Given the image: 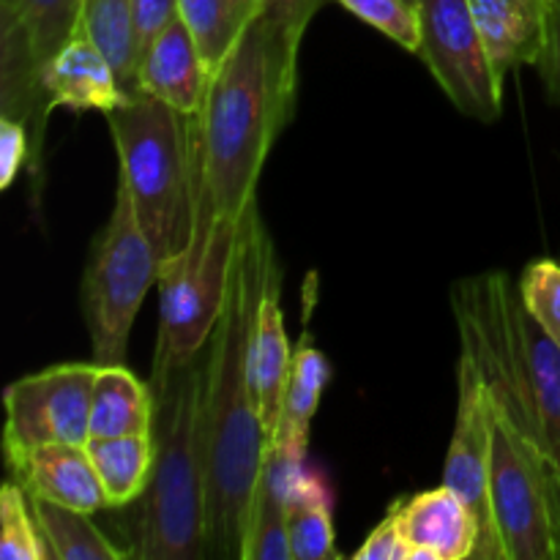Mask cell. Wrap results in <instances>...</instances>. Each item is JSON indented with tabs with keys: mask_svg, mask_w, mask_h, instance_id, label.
Listing matches in <instances>:
<instances>
[{
	"mask_svg": "<svg viewBox=\"0 0 560 560\" xmlns=\"http://www.w3.org/2000/svg\"><path fill=\"white\" fill-rule=\"evenodd\" d=\"M88 454L93 459L98 481H102L107 509H124L142 498L153 470V438L118 435L91 438Z\"/></svg>",
	"mask_w": 560,
	"mask_h": 560,
	"instance_id": "cell-20",
	"label": "cell"
},
{
	"mask_svg": "<svg viewBox=\"0 0 560 560\" xmlns=\"http://www.w3.org/2000/svg\"><path fill=\"white\" fill-rule=\"evenodd\" d=\"M536 69H539L541 82H545L547 98L552 104H560V3H550L545 49H541Z\"/></svg>",
	"mask_w": 560,
	"mask_h": 560,
	"instance_id": "cell-32",
	"label": "cell"
},
{
	"mask_svg": "<svg viewBox=\"0 0 560 560\" xmlns=\"http://www.w3.org/2000/svg\"><path fill=\"white\" fill-rule=\"evenodd\" d=\"M476 31L501 80L520 66H536L545 49L550 0H468Z\"/></svg>",
	"mask_w": 560,
	"mask_h": 560,
	"instance_id": "cell-15",
	"label": "cell"
},
{
	"mask_svg": "<svg viewBox=\"0 0 560 560\" xmlns=\"http://www.w3.org/2000/svg\"><path fill=\"white\" fill-rule=\"evenodd\" d=\"M326 3L328 0H262V14L293 47H301L306 27Z\"/></svg>",
	"mask_w": 560,
	"mask_h": 560,
	"instance_id": "cell-30",
	"label": "cell"
},
{
	"mask_svg": "<svg viewBox=\"0 0 560 560\" xmlns=\"http://www.w3.org/2000/svg\"><path fill=\"white\" fill-rule=\"evenodd\" d=\"M355 560H410V545L405 539L402 520H399V501L392 503L386 517L370 530L364 545L353 552Z\"/></svg>",
	"mask_w": 560,
	"mask_h": 560,
	"instance_id": "cell-29",
	"label": "cell"
},
{
	"mask_svg": "<svg viewBox=\"0 0 560 560\" xmlns=\"http://www.w3.org/2000/svg\"><path fill=\"white\" fill-rule=\"evenodd\" d=\"M490 465H492V413L490 392L485 386L479 366L468 353L459 350L457 364V419H454L452 443H448L443 485L452 487L479 525V560H506L501 534H498L495 514L490 495Z\"/></svg>",
	"mask_w": 560,
	"mask_h": 560,
	"instance_id": "cell-11",
	"label": "cell"
},
{
	"mask_svg": "<svg viewBox=\"0 0 560 560\" xmlns=\"http://www.w3.org/2000/svg\"><path fill=\"white\" fill-rule=\"evenodd\" d=\"M175 16H178V0H131V31L140 58Z\"/></svg>",
	"mask_w": 560,
	"mask_h": 560,
	"instance_id": "cell-31",
	"label": "cell"
},
{
	"mask_svg": "<svg viewBox=\"0 0 560 560\" xmlns=\"http://www.w3.org/2000/svg\"><path fill=\"white\" fill-rule=\"evenodd\" d=\"M159 271L162 260L137 219L129 189L118 180L113 213L93 238L82 277V317L98 366L126 364L137 312L159 284Z\"/></svg>",
	"mask_w": 560,
	"mask_h": 560,
	"instance_id": "cell-6",
	"label": "cell"
},
{
	"mask_svg": "<svg viewBox=\"0 0 560 560\" xmlns=\"http://www.w3.org/2000/svg\"><path fill=\"white\" fill-rule=\"evenodd\" d=\"M419 58L459 113L492 124L503 109V80L495 74L476 31L468 0H416Z\"/></svg>",
	"mask_w": 560,
	"mask_h": 560,
	"instance_id": "cell-9",
	"label": "cell"
},
{
	"mask_svg": "<svg viewBox=\"0 0 560 560\" xmlns=\"http://www.w3.org/2000/svg\"><path fill=\"white\" fill-rule=\"evenodd\" d=\"M241 219H217L208 235H191L159 271V337L151 381L159 383L206 350L228 301Z\"/></svg>",
	"mask_w": 560,
	"mask_h": 560,
	"instance_id": "cell-7",
	"label": "cell"
},
{
	"mask_svg": "<svg viewBox=\"0 0 560 560\" xmlns=\"http://www.w3.org/2000/svg\"><path fill=\"white\" fill-rule=\"evenodd\" d=\"M520 299L536 323L560 345V262L536 260L517 282Z\"/></svg>",
	"mask_w": 560,
	"mask_h": 560,
	"instance_id": "cell-27",
	"label": "cell"
},
{
	"mask_svg": "<svg viewBox=\"0 0 560 560\" xmlns=\"http://www.w3.org/2000/svg\"><path fill=\"white\" fill-rule=\"evenodd\" d=\"M47 93L52 109H96L102 115L129 98L107 52L85 31H77L74 38L52 58L47 71Z\"/></svg>",
	"mask_w": 560,
	"mask_h": 560,
	"instance_id": "cell-17",
	"label": "cell"
},
{
	"mask_svg": "<svg viewBox=\"0 0 560 560\" xmlns=\"http://www.w3.org/2000/svg\"><path fill=\"white\" fill-rule=\"evenodd\" d=\"M279 293H282V273H277L266 288L249 339V392L257 416L262 421V430L268 435V443H271L273 430H277L284 383H288L295 350L290 348Z\"/></svg>",
	"mask_w": 560,
	"mask_h": 560,
	"instance_id": "cell-16",
	"label": "cell"
},
{
	"mask_svg": "<svg viewBox=\"0 0 560 560\" xmlns=\"http://www.w3.org/2000/svg\"><path fill=\"white\" fill-rule=\"evenodd\" d=\"M452 310L459 350L479 366L492 405L560 470V345L530 317L503 271L459 279Z\"/></svg>",
	"mask_w": 560,
	"mask_h": 560,
	"instance_id": "cell-3",
	"label": "cell"
},
{
	"mask_svg": "<svg viewBox=\"0 0 560 560\" xmlns=\"http://www.w3.org/2000/svg\"><path fill=\"white\" fill-rule=\"evenodd\" d=\"M410 560H468L479 547V525L448 485L399 501Z\"/></svg>",
	"mask_w": 560,
	"mask_h": 560,
	"instance_id": "cell-14",
	"label": "cell"
},
{
	"mask_svg": "<svg viewBox=\"0 0 560 560\" xmlns=\"http://www.w3.org/2000/svg\"><path fill=\"white\" fill-rule=\"evenodd\" d=\"M299 52L260 11L213 69L197 113L200 200L191 235H208L217 219L238 222L257 200L268 153L295 113Z\"/></svg>",
	"mask_w": 560,
	"mask_h": 560,
	"instance_id": "cell-2",
	"label": "cell"
},
{
	"mask_svg": "<svg viewBox=\"0 0 560 560\" xmlns=\"http://www.w3.org/2000/svg\"><path fill=\"white\" fill-rule=\"evenodd\" d=\"M153 392V470L148 490L124 520L126 550L140 560H206L202 388L206 350ZM126 509V506H124Z\"/></svg>",
	"mask_w": 560,
	"mask_h": 560,
	"instance_id": "cell-4",
	"label": "cell"
},
{
	"mask_svg": "<svg viewBox=\"0 0 560 560\" xmlns=\"http://www.w3.org/2000/svg\"><path fill=\"white\" fill-rule=\"evenodd\" d=\"M410 3H413V5H416V0H410Z\"/></svg>",
	"mask_w": 560,
	"mask_h": 560,
	"instance_id": "cell-34",
	"label": "cell"
},
{
	"mask_svg": "<svg viewBox=\"0 0 560 560\" xmlns=\"http://www.w3.org/2000/svg\"><path fill=\"white\" fill-rule=\"evenodd\" d=\"M33 514L42 528L49 560H126L129 550L115 545L102 528L91 520V514L80 509L60 506L31 495Z\"/></svg>",
	"mask_w": 560,
	"mask_h": 560,
	"instance_id": "cell-22",
	"label": "cell"
},
{
	"mask_svg": "<svg viewBox=\"0 0 560 560\" xmlns=\"http://www.w3.org/2000/svg\"><path fill=\"white\" fill-rule=\"evenodd\" d=\"M31 131L16 118L0 115V189H11L22 170H31Z\"/></svg>",
	"mask_w": 560,
	"mask_h": 560,
	"instance_id": "cell-28",
	"label": "cell"
},
{
	"mask_svg": "<svg viewBox=\"0 0 560 560\" xmlns=\"http://www.w3.org/2000/svg\"><path fill=\"white\" fill-rule=\"evenodd\" d=\"M345 9L370 27L381 31L383 36L392 38L408 52L419 55L421 27L419 9L410 0H339Z\"/></svg>",
	"mask_w": 560,
	"mask_h": 560,
	"instance_id": "cell-26",
	"label": "cell"
},
{
	"mask_svg": "<svg viewBox=\"0 0 560 560\" xmlns=\"http://www.w3.org/2000/svg\"><path fill=\"white\" fill-rule=\"evenodd\" d=\"M211 74V66L206 63L195 36L178 14L142 52L137 85L140 93L170 104L178 113L197 115L206 104Z\"/></svg>",
	"mask_w": 560,
	"mask_h": 560,
	"instance_id": "cell-13",
	"label": "cell"
},
{
	"mask_svg": "<svg viewBox=\"0 0 560 560\" xmlns=\"http://www.w3.org/2000/svg\"><path fill=\"white\" fill-rule=\"evenodd\" d=\"M262 11V0H178V14L195 36L211 71Z\"/></svg>",
	"mask_w": 560,
	"mask_h": 560,
	"instance_id": "cell-23",
	"label": "cell"
},
{
	"mask_svg": "<svg viewBox=\"0 0 560 560\" xmlns=\"http://www.w3.org/2000/svg\"><path fill=\"white\" fill-rule=\"evenodd\" d=\"M82 31L107 52L126 96H137L140 55L131 31V0H82Z\"/></svg>",
	"mask_w": 560,
	"mask_h": 560,
	"instance_id": "cell-24",
	"label": "cell"
},
{
	"mask_svg": "<svg viewBox=\"0 0 560 560\" xmlns=\"http://www.w3.org/2000/svg\"><path fill=\"white\" fill-rule=\"evenodd\" d=\"M153 427V392L124 364L98 366L91 402V438L148 435Z\"/></svg>",
	"mask_w": 560,
	"mask_h": 560,
	"instance_id": "cell-18",
	"label": "cell"
},
{
	"mask_svg": "<svg viewBox=\"0 0 560 560\" xmlns=\"http://www.w3.org/2000/svg\"><path fill=\"white\" fill-rule=\"evenodd\" d=\"M98 364H58L5 386V459L47 443L91 441V402Z\"/></svg>",
	"mask_w": 560,
	"mask_h": 560,
	"instance_id": "cell-10",
	"label": "cell"
},
{
	"mask_svg": "<svg viewBox=\"0 0 560 560\" xmlns=\"http://www.w3.org/2000/svg\"><path fill=\"white\" fill-rule=\"evenodd\" d=\"M0 558L3 560H49L42 528L33 514L25 487L9 479L0 490Z\"/></svg>",
	"mask_w": 560,
	"mask_h": 560,
	"instance_id": "cell-25",
	"label": "cell"
},
{
	"mask_svg": "<svg viewBox=\"0 0 560 560\" xmlns=\"http://www.w3.org/2000/svg\"><path fill=\"white\" fill-rule=\"evenodd\" d=\"M82 31V0H0V115L31 131L33 162L42 175L44 135L55 113L47 71L55 55Z\"/></svg>",
	"mask_w": 560,
	"mask_h": 560,
	"instance_id": "cell-8",
	"label": "cell"
},
{
	"mask_svg": "<svg viewBox=\"0 0 560 560\" xmlns=\"http://www.w3.org/2000/svg\"><path fill=\"white\" fill-rule=\"evenodd\" d=\"M288 530L293 560H337L331 490L320 470L306 465L299 487L288 503Z\"/></svg>",
	"mask_w": 560,
	"mask_h": 560,
	"instance_id": "cell-21",
	"label": "cell"
},
{
	"mask_svg": "<svg viewBox=\"0 0 560 560\" xmlns=\"http://www.w3.org/2000/svg\"><path fill=\"white\" fill-rule=\"evenodd\" d=\"M328 381H331V364L312 345L310 334H304L293 350V364H290L288 383H284L282 410H279L271 443L282 441L310 448V427L317 408H320Z\"/></svg>",
	"mask_w": 560,
	"mask_h": 560,
	"instance_id": "cell-19",
	"label": "cell"
},
{
	"mask_svg": "<svg viewBox=\"0 0 560 560\" xmlns=\"http://www.w3.org/2000/svg\"><path fill=\"white\" fill-rule=\"evenodd\" d=\"M104 118L118 151V180L159 260L180 255L195 233L200 200L197 115L137 93Z\"/></svg>",
	"mask_w": 560,
	"mask_h": 560,
	"instance_id": "cell-5",
	"label": "cell"
},
{
	"mask_svg": "<svg viewBox=\"0 0 560 560\" xmlns=\"http://www.w3.org/2000/svg\"><path fill=\"white\" fill-rule=\"evenodd\" d=\"M5 465H9L11 479L25 487L27 495L88 514L107 509V498H104L88 446L47 443V446L27 448L5 459Z\"/></svg>",
	"mask_w": 560,
	"mask_h": 560,
	"instance_id": "cell-12",
	"label": "cell"
},
{
	"mask_svg": "<svg viewBox=\"0 0 560 560\" xmlns=\"http://www.w3.org/2000/svg\"><path fill=\"white\" fill-rule=\"evenodd\" d=\"M282 273L257 200L235 241L228 301L206 345L202 468H206V560H241L268 435L249 392V339L271 279Z\"/></svg>",
	"mask_w": 560,
	"mask_h": 560,
	"instance_id": "cell-1",
	"label": "cell"
},
{
	"mask_svg": "<svg viewBox=\"0 0 560 560\" xmlns=\"http://www.w3.org/2000/svg\"><path fill=\"white\" fill-rule=\"evenodd\" d=\"M550 3H560V0H550Z\"/></svg>",
	"mask_w": 560,
	"mask_h": 560,
	"instance_id": "cell-33",
	"label": "cell"
}]
</instances>
